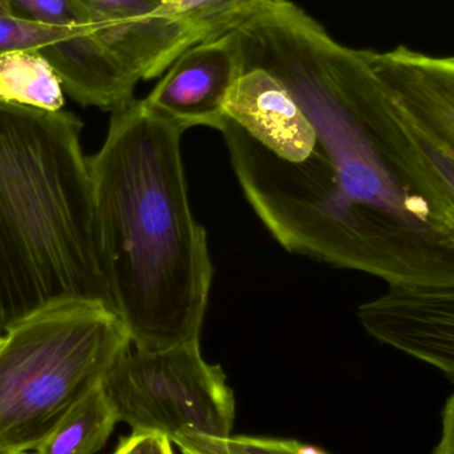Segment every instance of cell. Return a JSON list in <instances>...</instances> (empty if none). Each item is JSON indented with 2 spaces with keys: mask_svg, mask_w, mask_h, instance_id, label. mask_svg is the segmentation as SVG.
Instances as JSON below:
<instances>
[{
  "mask_svg": "<svg viewBox=\"0 0 454 454\" xmlns=\"http://www.w3.org/2000/svg\"><path fill=\"white\" fill-rule=\"evenodd\" d=\"M243 67L279 77L311 121L309 159L288 162L235 122L221 127L256 217L286 251L388 286L454 285V151L392 98L364 51L336 42L290 0L232 29Z\"/></svg>",
  "mask_w": 454,
  "mask_h": 454,
  "instance_id": "1",
  "label": "cell"
},
{
  "mask_svg": "<svg viewBox=\"0 0 454 454\" xmlns=\"http://www.w3.org/2000/svg\"><path fill=\"white\" fill-rule=\"evenodd\" d=\"M184 133L135 100L88 157L101 264L136 348L200 341L209 304L215 267L189 202Z\"/></svg>",
  "mask_w": 454,
  "mask_h": 454,
  "instance_id": "2",
  "label": "cell"
},
{
  "mask_svg": "<svg viewBox=\"0 0 454 454\" xmlns=\"http://www.w3.org/2000/svg\"><path fill=\"white\" fill-rule=\"evenodd\" d=\"M82 127L71 112L0 101V333L61 301L114 309Z\"/></svg>",
  "mask_w": 454,
  "mask_h": 454,
  "instance_id": "3",
  "label": "cell"
},
{
  "mask_svg": "<svg viewBox=\"0 0 454 454\" xmlns=\"http://www.w3.org/2000/svg\"><path fill=\"white\" fill-rule=\"evenodd\" d=\"M0 453L29 454L132 348L106 304L71 299L43 307L2 333Z\"/></svg>",
  "mask_w": 454,
  "mask_h": 454,
  "instance_id": "4",
  "label": "cell"
},
{
  "mask_svg": "<svg viewBox=\"0 0 454 454\" xmlns=\"http://www.w3.org/2000/svg\"><path fill=\"white\" fill-rule=\"evenodd\" d=\"M103 387L117 418L132 432L226 439L235 399L221 365L204 359L200 341L165 349L132 346L106 373Z\"/></svg>",
  "mask_w": 454,
  "mask_h": 454,
  "instance_id": "5",
  "label": "cell"
},
{
  "mask_svg": "<svg viewBox=\"0 0 454 454\" xmlns=\"http://www.w3.org/2000/svg\"><path fill=\"white\" fill-rule=\"evenodd\" d=\"M357 317L376 340L454 378V285L388 286Z\"/></svg>",
  "mask_w": 454,
  "mask_h": 454,
  "instance_id": "6",
  "label": "cell"
},
{
  "mask_svg": "<svg viewBox=\"0 0 454 454\" xmlns=\"http://www.w3.org/2000/svg\"><path fill=\"white\" fill-rule=\"evenodd\" d=\"M103 47L140 80L161 76L196 35L177 16L153 0H80Z\"/></svg>",
  "mask_w": 454,
  "mask_h": 454,
  "instance_id": "7",
  "label": "cell"
},
{
  "mask_svg": "<svg viewBox=\"0 0 454 454\" xmlns=\"http://www.w3.org/2000/svg\"><path fill=\"white\" fill-rule=\"evenodd\" d=\"M243 71L239 44L232 32L188 48L145 98L149 106L184 130L221 129L230 88Z\"/></svg>",
  "mask_w": 454,
  "mask_h": 454,
  "instance_id": "8",
  "label": "cell"
},
{
  "mask_svg": "<svg viewBox=\"0 0 454 454\" xmlns=\"http://www.w3.org/2000/svg\"><path fill=\"white\" fill-rule=\"evenodd\" d=\"M223 112L285 161H304L314 151L317 135L311 121L285 82L263 67H243L227 93Z\"/></svg>",
  "mask_w": 454,
  "mask_h": 454,
  "instance_id": "9",
  "label": "cell"
},
{
  "mask_svg": "<svg viewBox=\"0 0 454 454\" xmlns=\"http://www.w3.org/2000/svg\"><path fill=\"white\" fill-rule=\"evenodd\" d=\"M364 55L403 111L454 151V56L434 58L404 45Z\"/></svg>",
  "mask_w": 454,
  "mask_h": 454,
  "instance_id": "10",
  "label": "cell"
},
{
  "mask_svg": "<svg viewBox=\"0 0 454 454\" xmlns=\"http://www.w3.org/2000/svg\"><path fill=\"white\" fill-rule=\"evenodd\" d=\"M117 423L116 411L100 383L79 400L29 454L98 453Z\"/></svg>",
  "mask_w": 454,
  "mask_h": 454,
  "instance_id": "11",
  "label": "cell"
},
{
  "mask_svg": "<svg viewBox=\"0 0 454 454\" xmlns=\"http://www.w3.org/2000/svg\"><path fill=\"white\" fill-rule=\"evenodd\" d=\"M0 101L59 112L66 92L58 72L39 50H15L0 55Z\"/></svg>",
  "mask_w": 454,
  "mask_h": 454,
  "instance_id": "12",
  "label": "cell"
},
{
  "mask_svg": "<svg viewBox=\"0 0 454 454\" xmlns=\"http://www.w3.org/2000/svg\"><path fill=\"white\" fill-rule=\"evenodd\" d=\"M280 2L285 0H175L164 10L180 18L201 43L231 31L258 5Z\"/></svg>",
  "mask_w": 454,
  "mask_h": 454,
  "instance_id": "13",
  "label": "cell"
},
{
  "mask_svg": "<svg viewBox=\"0 0 454 454\" xmlns=\"http://www.w3.org/2000/svg\"><path fill=\"white\" fill-rule=\"evenodd\" d=\"M93 32V27H58L27 20L0 0V55L15 50H42L60 40Z\"/></svg>",
  "mask_w": 454,
  "mask_h": 454,
  "instance_id": "14",
  "label": "cell"
},
{
  "mask_svg": "<svg viewBox=\"0 0 454 454\" xmlns=\"http://www.w3.org/2000/svg\"><path fill=\"white\" fill-rule=\"evenodd\" d=\"M173 444L183 454H330L325 450L296 440L270 437H180Z\"/></svg>",
  "mask_w": 454,
  "mask_h": 454,
  "instance_id": "15",
  "label": "cell"
},
{
  "mask_svg": "<svg viewBox=\"0 0 454 454\" xmlns=\"http://www.w3.org/2000/svg\"><path fill=\"white\" fill-rule=\"evenodd\" d=\"M13 11L27 20L58 27H93L80 0H8Z\"/></svg>",
  "mask_w": 454,
  "mask_h": 454,
  "instance_id": "16",
  "label": "cell"
},
{
  "mask_svg": "<svg viewBox=\"0 0 454 454\" xmlns=\"http://www.w3.org/2000/svg\"><path fill=\"white\" fill-rule=\"evenodd\" d=\"M112 454H175L173 442L164 434L153 432H132L120 439Z\"/></svg>",
  "mask_w": 454,
  "mask_h": 454,
  "instance_id": "17",
  "label": "cell"
},
{
  "mask_svg": "<svg viewBox=\"0 0 454 454\" xmlns=\"http://www.w3.org/2000/svg\"><path fill=\"white\" fill-rule=\"evenodd\" d=\"M434 454H454V392L442 411V437Z\"/></svg>",
  "mask_w": 454,
  "mask_h": 454,
  "instance_id": "18",
  "label": "cell"
},
{
  "mask_svg": "<svg viewBox=\"0 0 454 454\" xmlns=\"http://www.w3.org/2000/svg\"><path fill=\"white\" fill-rule=\"evenodd\" d=\"M153 2L161 3V4L168 5L170 3L175 2V0H153Z\"/></svg>",
  "mask_w": 454,
  "mask_h": 454,
  "instance_id": "19",
  "label": "cell"
},
{
  "mask_svg": "<svg viewBox=\"0 0 454 454\" xmlns=\"http://www.w3.org/2000/svg\"><path fill=\"white\" fill-rule=\"evenodd\" d=\"M2 341H3V335H2V333H0V344H2Z\"/></svg>",
  "mask_w": 454,
  "mask_h": 454,
  "instance_id": "20",
  "label": "cell"
},
{
  "mask_svg": "<svg viewBox=\"0 0 454 454\" xmlns=\"http://www.w3.org/2000/svg\"><path fill=\"white\" fill-rule=\"evenodd\" d=\"M0 454H3V453H0Z\"/></svg>",
  "mask_w": 454,
  "mask_h": 454,
  "instance_id": "21",
  "label": "cell"
}]
</instances>
